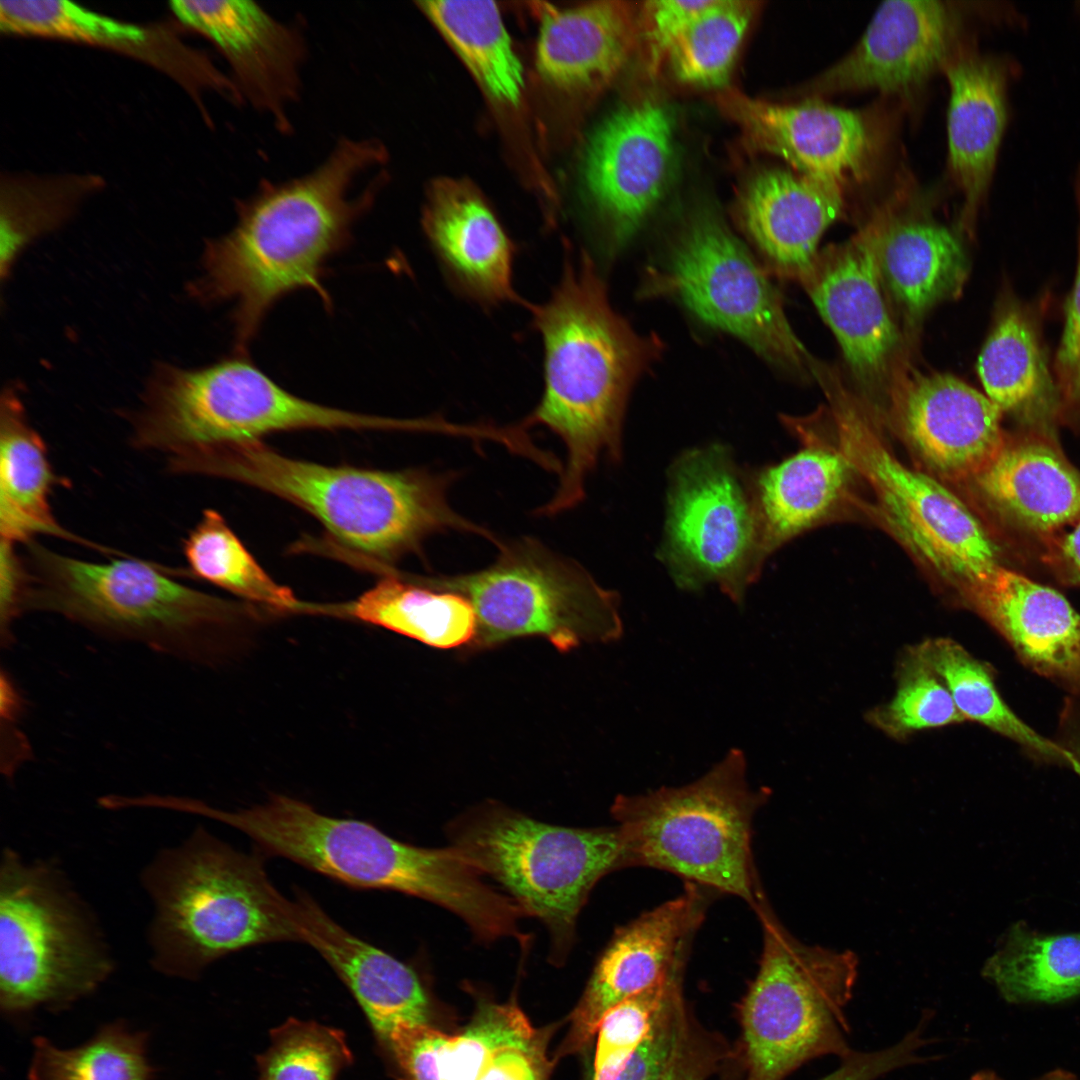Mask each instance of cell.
I'll list each match as a JSON object with an SVG mask.
<instances>
[{"label": "cell", "instance_id": "obj_1", "mask_svg": "<svg viewBox=\"0 0 1080 1080\" xmlns=\"http://www.w3.org/2000/svg\"><path fill=\"white\" fill-rule=\"evenodd\" d=\"M386 160L375 137H343L309 172L263 180L239 202L233 228L208 242L193 290L205 301L232 303L240 352L287 294L313 290L330 305L321 283L325 264L375 202L386 176L376 170Z\"/></svg>", "mask_w": 1080, "mask_h": 1080}, {"label": "cell", "instance_id": "obj_2", "mask_svg": "<svg viewBox=\"0 0 1080 1080\" xmlns=\"http://www.w3.org/2000/svg\"><path fill=\"white\" fill-rule=\"evenodd\" d=\"M544 351L542 397L520 425H542L564 443L566 462L553 497L536 510L554 516L577 506L598 461L622 457V428L631 389L663 343L639 335L609 303L593 259L566 256L561 280L542 305H530Z\"/></svg>", "mask_w": 1080, "mask_h": 1080}, {"label": "cell", "instance_id": "obj_3", "mask_svg": "<svg viewBox=\"0 0 1080 1080\" xmlns=\"http://www.w3.org/2000/svg\"><path fill=\"white\" fill-rule=\"evenodd\" d=\"M194 812L242 832L265 857L285 858L351 889L395 891L440 905L483 942L519 930L515 901L488 885L452 846L402 842L370 822L325 815L284 795L236 811L200 801Z\"/></svg>", "mask_w": 1080, "mask_h": 1080}, {"label": "cell", "instance_id": "obj_4", "mask_svg": "<svg viewBox=\"0 0 1080 1080\" xmlns=\"http://www.w3.org/2000/svg\"><path fill=\"white\" fill-rule=\"evenodd\" d=\"M191 475L236 481L278 496L314 516L338 541L380 561L415 551L437 532L494 540L448 502L450 474L326 466L284 456L259 440L198 456Z\"/></svg>", "mask_w": 1080, "mask_h": 1080}, {"label": "cell", "instance_id": "obj_5", "mask_svg": "<svg viewBox=\"0 0 1080 1080\" xmlns=\"http://www.w3.org/2000/svg\"><path fill=\"white\" fill-rule=\"evenodd\" d=\"M258 850L242 852L198 827L143 872L154 904L152 965L194 979L213 962L263 944L301 942L292 900L273 885Z\"/></svg>", "mask_w": 1080, "mask_h": 1080}, {"label": "cell", "instance_id": "obj_6", "mask_svg": "<svg viewBox=\"0 0 1080 1080\" xmlns=\"http://www.w3.org/2000/svg\"><path fill=\"white\" fill-rule=\"evenodd\" d=\"M22 546L23 614L53 613L103 637L195 661L209 648L210 636L244 612L179 583L176 571L148 561L90 562L35 539Z\"/></svg>", "mask_w": 1080, "mask_h": 1080}, {"label": "cell", "instance_id": "obj_7", "mask_svg": "<svg viewBox=\"0 0 1080 1080\" xmlns=\"http://www.w3.org/2000/svg\"><path fill=\"white\" fill-rule=\"evenodd\" d=\"M130 443L180 475L218 447L289 430H416L415 419L366 415L300 398L239 355L199 369H157L130 416Z\"/></svg>", "mask_w": 1080, "mask_h": 1080}, {"label": "cell", "instance_id": "obj_8", "mask_svg": "<svg viewBox=\"0 0 1080 1080\" xmlns=\"http://www.w3.org/2000/svg\"><path fill=\"white\" fill-rule=\"evenodd\" d=\"M768 796L750 786L745 754L733 748L693 782L618 795L611 814L630 867L670 872L756 911L767 898L753 858V821Z\"/></svg>", "mask_w": 1080, "mask_h": 1080}, {"label": "cell", "instance_id": "obj_9", "mask_svg": "<svg viewBox=\"0 0 1080 1080\" xmlns=\"http://www.w3.org/2000/svg\"><path fill=\"white\" fill-rule=\"evenodd\" d=\"M451 846L500 883L550 938L549 958L566 960L579 913L605 875L630 867L620 828H571L535 820L496 802L474 807L446 829Z\"/></svg>", "mask_w": 1080, "mask_h": 1080}, {"label": "cell", "instance_id": "obj_10", "mask_svg": "<svg viewBox=\"0 0 1080 1080\" xmlns=\"http://www.w3.org/2000/svg\"><path fill=\"white\" fill-rule=\"evenodd\" d=\"M763 935L757 974L739 1007L744 1080H784L812 1059L853 1049L846 1008L858 976L849 950L808 945L768 900L755 911Z\"/></svg>", "mask_w": 1080, "mask_h": 1080}, {"label": "cell", "instance_id": "obj_11", "mask_svg": "<svg viewBox=\"0 0 1080 1080\" xmlns=\"http://www.w3.org/2000/svg\"><path fill=\"white\" fill-rule=\"evenodd\" d=\"M113 962L99 927L55 865L6 848L0 864V1006L58 1011L95 992Z\"/></svg>", "mask_w": 1080, "mask_h": 1080}, {"label": "cell", "instance_id": "obj_12", "mask_svg": "<svg viewBox=\"0 0 1080 1080\" xmlns=\"http://www.w3.org/2000/svg\"><path fill=\"white\" fill-rule=\"evenodd\" d=\"M490 566L466 574L413 578L458 593L472 605L477 629L469 649L524 636L545 638L559 652L610 643L623 633L619 597L577 562L533 538L500 543Z\"/></svg>", "mask_w": 1080, "mask_h": 1080}, {"label": "cell", "instance_id": "obj_13", "mask_svg": "<svg viewBox=\"0 0 1080 1080\" xmlns=\"http://www.w3.org/2000/svg\"><path fill=\"white\" fill-rule=\"evenodd\" d=\"M768 274L724 220L702 208L672 240L664 259L648 267L640 296L673 298L775 367L812 378L815 358L794 333Z\"/></svg>", "mask_w": 1080, "mask_h": 1080}, {"label": "cell", "instance_id": "obj_14", "mask_svg": "<svg viewBox=\"0 0 1080 1080\" xmlns=\"http://www.w3.org/2000/svg\"><path fill=\"white\" fill-rule=\"evenodd\" d=\"M657 557L680 589L716 584L738 605L760 577L769 554L754 470L727 446L686 450L670 466Z\"/></svg>", "mask_w": 1080, "mask_h": 1080}, {"label": "cell", "instance_id": "obj_15", "mask_svg": "<svg viewBox=\"0 0 1080 1080\" xmlns=\"http://www.w3.org/2000/svg\"><path fill=\"white\" fill-rule=\"evenodd\" d=\"M819 385L831 403L842 451L870 483L902 542L959 592L1000 566L997 546L980 521L933 476L897 459L879 440L839 371Z\"/></svg>", "mask_w": 1080, "mask_h": 1080}, {"label": "cell", "instance_id": "obj_16", "mask_svg": "<svg viewBox=\"0 0 1080 1080\" xmlns=\"http://www.w3.org/2000/svg\"><path fill=\"white\" fill-rule=\"evenodd\" d=\"M800 283L835 336L854 384L887 408L913 365L881 276L875 215L848 240L819 251Z\"/></svg>", "mask_w": 1080, "mask_h": 1080}, {"label": "cell", "instance_id": "obj_17", "mask_svg": "<svg viewBox=\"0 0 1080 1080\" xmlns=\"http://www.w3.org/2000/svg\"><path fill=\"white\" fill-rule=\"evenodd\" d=\"M674 140L671 112L645 99L611 113L590 137L583 159L588 196L616 253L660 200Z\"/></svg>", "mask_w": 1080, "mask_h": 1080}, {"label": "cell", "instance_id": "obj_18", "mask_svg": "<svg viewBox=\"0 0 1080 1080\" xmlns=\"http://www.w3.org/2000/svg\"><path fill=\"white\" fill-rule=\"evenodd\" d=\"M718 893L685 882L677 897L615 930L570 1017L566 1053L596 1036L604 1015L621 1001L685 966L692 940Z\"/></svg>", "mask_w": 1080, "mask_h": 1080}, {"label": "cell", "instance_id": "obj_19", "mask_svg": "<svg viewBox=\"0 0 1080 1080\" xmlns=\"http://www.w3.org/2000/svg\"><path fill=\"white\" fill-rule=\"evenodd\" d=\"M170 8L225 54L239 97L280 132H289L288 113L300 97L307 50L299 29L247 0H174Z\"/></svg>", "mask_w": 1080, "mask_h": 1080}, {"label": "cell", "instance_id": "obj_20", "mask_svg": "<svg viewBox=\"0 0 1080 1080\" xmlns=\"http://www.w3.org/2000/svg\"><path fill=\"white\" fill-rule=\"evenodd\" d=\"M959 10L935 0L882 2L856 45L813 80V95L846 91L906 92L956 51Z\"/></svg>", "mask_w": 1080, "mask_h": 1080}, {"label": "cell", "instance_id": "obj_21", "mask_svg": "<svg viewBox=\"0 0 1080 1080\" xmlns=\"http://www.w3.org/2000/svg\"><path fill=\"white\" fill-rule=\"evenodd\" d=\"M724 112L753 147L778 156L797 172L844 187L862 178L878 147L864 112L817 98L779 104L729 90L719 98Z\"/></svg>", "mask_w": 1080, "mask_h": 1080}, {"label": "cell", "instance_id": "obj_22", "mask_svg": "<svg viewBox=\"0 0 1080 1080\" xmlns=\"http://www.w3.org/2000/svg\"><path fill=\"white\" fill-rule=\"evenodd\" d=\"M887 410L919 459L945 479L970 480L1006 442L1001 410L951 374L912 366Z\"/></svg>", "mask_w": 1080, "mask_h": 1080}, {"label": "cell", "instance_id": "obj_23", "mask_svg": "<svg viewBox=\"0 0 1080 1080\" xmlns=\"http://www.w3.org/2000/svg\"><path fill=\"white\" fill-rule=\"evenodd\" d=\"M874 215L881 276L912 352L928 313L961 294L967 253L958 233L924 212L894 201Z\"/></svg>", "mask_w": 1080, "mask_h": 1080}, {"label": "cell", "instance_id": "obj_24", "mask_svg": "<svg viewBox=\"0 0 1080 1080\" xmlns=\"http://www.w3.org/2000/svg\"><path fill=\"white\" fill-rule=\"evenodd\" d=\"M422 226L447 278L464 296L491 307L524 304L513 286L516 248L480 192L465 180L429 187Z\"/></svg>", "mask_w": 1080, "mask_h": 1080}, {"label": "cell", "instance_id": "obj_25", "mask_svg": "<svg viewBox=\"0 0 1080 1080\" xmlns=\"http://www.w3.org/2000/svg\"><path fill=\"white\" fill-rule=\"evenodd\" d=\"M1035 672L1080 694V613L1058 591L998 566L959 592Z\"/></svg>", "mask_w": 1080, "mask_h": 1080}, {"label": "cell", "instance_id": "obj_26", "mask_svg": "<svg viewBox=\"0 0 1080 1080\" xmlns=\"http://www.w3.org/2000/svg\"><path fill=\"white\" fill-rule=\"evenodd\" d=\"M292 905L301 943L348 988L377 1040L400 1024L429 1023L430 999L413 966L348 931L306 891L295 889Z\"/></svg>", "mask_w": 1080, "mask_h": 1080}, {"label": "cell", "instance_id": "obj_27", "mask_svg": "<svg viewBox=\"0 0 1080 1080\" xmlns=\"http://www.w3.org/2000/svg\"><path fill=\"white\" fill-rule=\"evenodd\" d=\"M843 187L787 169L760 171L737 206L742 230L766 270L801 282L826 229L842 214Z\"/></svg>", "mask_w": 1080, "mask_h": 1080}, {"label": "cell", "instance_id": "obj_28", "mask_svg": "<svg viewBox=\"0 0 1080 1080\" xmlns=\"http://www.w3.org/2000/svg\"><path fill=\"white\" fill-rule=\"evenodd\" d=\"M943 70L950 88L949 165L963 199L959 227L971 234L1007 122L1009 68L1000 57L957 48Z\"/></svg>", "mask_w": 1080, "mask_h": 1080}, {"label": "cell", "instance_id": "obj_29", "mask_svg": "<svg viewBox=\"0 0 1080 1080\" xmlns=\"http://www.w3.org/2000/svg\"><path fill=\"white\" fill-rule=\"evenodd\" d=\"M540 8L536 68L547 83L568 93H587L616 76L629 56L634 34L632 14L624 2Z\"/></svg>", "mask_w": 1080, "mask_h": 1080}, {"label": "cell", "instance_id": "obj_30", "mask_svg": "<svg viewBox=\"0 0 1080 1080\" xmlns=\"http://www.w3.org/2000/svg\"><path fill=\"white\" fill-rule=\"evenodd\" d=\"M970 481L992 509L1024 529L1049 533L1080 519V473L1046 441H1006Z\"/></svg>", "mask_w": 1080, "mask_h": 1080}, {"label": "cell", "instance_id": "obj_31", "mask_svg": "<svg viewBox=\"0 0 1080 1080\" xmlns=\"http://www.w3.org/2000/svg\"><path fill=\"white\" fill-rule=\"evenodd\" d=\"M65 485L49 461L46 445L30 424L24 406L12 389L0 405V534L15 545L44 534L84 545L106 555H121L65 529L50 505L54 486Z\"/></svg>", "mask_w": 1080, "mask_h": 1080}, {"label": "cell", "instance_id": "obj_32", "mask_svg": "<svg viewBox=\"0 0 1080 1080\" xmlns=\"http://www.w3.org/2000/svg\"><path fill=\"white\" fill-rule=\"evenodd\" d=\"M977 371L986 395L1002 413L1045 423L1061 403L1032 312L1008 290L997 303Z\"/></svg>", "mask_w": 1080, "mask_h": 1080}, {"label": "cell", "instance_id": "obj_33", "mask_svg": "<svg viewBox=\"0 0 1080 1080\" xmlns=\"http://www.w3.org/2000/svg\"><path fill=\"white\" fill-rule=\"evenodd\" d=\"M782 419L805 443L783 461L754 470L769 556L833 509L853 468L842 450L813 441L791 417Z\"/></svg>", "mask_w": 1080, "mask_h": 1080}, {"label": "cell", "instance_id": "obj_34", "mask_svg": "<svg viewBox=\"0 0 1080 1080\" xmlns=\"http://www.w3.org/2000/svg\"><path fill=\"white\" fill-rule=\"evenodd\" d=\"M329 609L437 649L469 647L477 629L474 609L464 596L395 575L356 600Z\"/></svg>", "mask_w": 1080, "mask_h": 1080}, {"label": "cell", "instance_id": "obj_35", "mask_svg": "<svg viewBox=\"0 0 1080 1080\" xmlns=\"http://www.w3.org/2000/svg\"><path fill=\"white\" fill-rule=\"evenodd\" d=\"M914 648L943 681L965 720L977 722L1035 757L1065 765L1080 776V765L1067 749L1037 733L1008 707L987 664L948 638L928 639Z\"/></svg>", "mask_w": 1080, "mask_h": 1080}, {"label": "cell", "instance_id": "obj_36", "mask_svg": "<svg viewBox=\"0 0 1080 1080\" xmlns=\"http://www.w3.org/2000/svg\"><path fill=\"white\" fill-rule=\"evenodd\" d=\"M416 4L491 99L519 104L523 69L495 2L437 0Z\"/></svg>", "mask_w": 1080, "mask_h": 1080}, {"label": "cell", "instance_id": "obj_37", "mask_svg": "<svg viewBox=\"0 0 1080 1080\" xmlns=\"http://www.w3.org/2000/svg\"><path fill=\"white\" fill-rule=\"evenodd\" d=\"M983 976L1010 1003H1056L1080 994V933L1042 934L1014 924Z\"/></svg>", "mask_w": 1080, "mask_h": 1080}, {"label": "cell", "instance_id": "obj_38", "mask_svg": "<svg viewBox=\"0 0 1080 1080\" xmlns=\"http://www.w3.org/2000/svg\"><path fill=\"white\" fill-rule=\"evenodd\" d=\"M182 545L191 575L272 610L309 609L266 573L216 510L203 512Z\"/></svg>", "mask_w": 1080, "mask_h": 1080}, {"label": "cell", "instance_id": "obj_39", "mask_svg": "<svg viewBox=\"0 0 1080 1080\" xmlns=\"http://www.w3.org/2000/svg\"><path fill=\"white\" fill-rule=\"evenodd\" d=\"M147 1034L119 1022L104 1025L84 1044L63 1049L38 1036L33 1040L29 1080H152L146 1057Z\"/></svg>", "mask_w": 1080, "mask_h": 1080}, {"label": "cell", "instance_id": "obj_40", "mask_svg": "<svg viewBox=\"0 0 1080 1080\" xmlns=\"http://www.w3.org/2000/svg\"><path fill=\"white\" fill-rule=\"evenodd\" d=\"M755 10L752 1L711 0L668 52L677 79L697 86H723Z\"/></svg>", "mask_w": 1080, "mask_h": 1080}, {"label": "cell", "instance_id": "obj_41", "mask_svg": "<svg viewBox=\"0 0 1080 1080\" xmlns=\"http://www.w3.org/2000/svg\"><path fill=\"white\" fill-rule=\"evenodd\" d=\"M352 1060L343 1031L289 1018L270 1032V1045L256 1057L257 1080H336Z\"/></svg>", "mask_w": 1080, "mask_h": 1080}, {"label": "cell", "instance_id": "obj_42", "mask_svg": "<svg viewBox=\"0 0 1080 1080\" xmlns=\"http://www.w3.org/2000/svg\"><path fill=\"white\" fill-rule=\"evenodd\" d=\"M868 720L896 739L965 721L943 681L914 647L898 665L892 699L873 709Z\"/></svg>", "mask_w": 1080, "mask_h": 1080}, {"label": "cell", "instance_id": "obj_43", "mask_svg": "<svg viewBox=\"0 0 1080 1080\" xmlns=\"http://www.w3.org/2000/svg\"><path fill=\"white\" fill-rule=\"evenodd\" d=\"M0 29L9 34L103 44H138L145 40L140 27L67 0L1 1Z\"/></svg>", "mask_w": 1080, "mask_h": 1080}, {"label": "cell", "instance_id": "obj_44", "mask_svg": "<svg viewBox=\"0 0 1080 1080\" xmlns=\"http://www.w3.org/2000/svg\"><path fill=\"white\" fill-rule=\"evenodd\" d=\"M685 966L659 979L610 1009L596 1032L591 1080H610L626 1064L650 1032L672 989L682 983Z\"/></svg>", "mask_w": 1080, "mask_h": 1080}, {"label": "cell", "instance_id": "obj_45", "mask_svg": "<svg viewBox=\"0 0 1080 1080\" xmlns=\"http://www.w3.org/2000/svg\"><path fill=\"white\" fill-rule=\"evenodd\" d=\"M537 1034L515 1004H484L462 1033L450 1036L443 1057L445 1080H476L495 1051Z\"/></svg>", "mask_w": 1080, "mask_h": 1080}, {"label": "cell", "instance_id": "obj_46", "mask_svg": "<svg viewBox=\"0 0 1080 1080\" xmlns=\"http://www.w3.org/2000/svg\"><path fill=\"white\" fill-rule=\"evenodd\" d=\"M450 1036L429 1023L400 1024L377 1041L397 1080H445L443 1056Z\"/></svg>", "mask_w": 1080, "mask_h": 1080}, {"label": "cell", "instance_id": "obj_47", "mask_svg": "<svg viewBox=\"0 0 1080 1080\" xmlns=\"http://www.w3.org/2000/svg\"><path fill=\"white\" fill-rule=\"evenodd\" d=\"M689 1014L680 983L669 993L644 1041L610 1080H662Z\"/></svg>", "mask_w": 1080, "mask_h": 1080}, {"label": "cell", "instance_id": "obj_48", "mask_svg": "<svg viewBox=\"0 0 1080 1080\" xmlns=\"http://www.w3.org/2000/svg\"><path fill=\"white\" fill-rule=\"evenodd\" d=\"M733 1056L726 1040L690 1014L662 1080H707Z\"/></svg>", "mask_w": 1080, "mask_h": 1080}, {"label": "cell", "instance_id": "obj_49", "mask_svg": "<svg viewBox=\"0 0 1080 1080\" xmlns=\"http://www.w3.org/2000/svg\"><path fill=\"white\" fill-rule=\"evenodd\" d=\"M925 1018L900 1041L875 1051L853 1050L840 1059V1065L819 1080H876L896 1069L927 1062L931 1058L922 1053L929 1043L925 1037Z\"/></svg>", "mask_w": 1080, "mask_h": 1080}, {"label": "cell", "instance_id": "obj_50", "mask_svg": "<svg viewBox=\"0 0 1080 1080\" xmlns=\"http://www.w3.org/2000/svg\"><path fill=\"white\" fill-rule=\"evenodd\" d=\"M1079 212L1078 261L1073 288L1065 306L1063 334L1055 359V380L1061 404L1080 408V170L1076 177Z\"/></svg>", "mask_w": 1080, "mask_h": 1080}, {"label": "cell", "instance_id": "obj_51", "mask_svg": "<svg viewBox=\"0 0 1080 1080\" xmlns=\"http://www.w3.org/2000/svg\"><path fill=\"white\" fill-rule=\"evenodd\" d=\"M711 0L649 1L643 8L650 65L656 69L690 22Z\"/></svg>", "mask_w": 1080, "mask_h": 1080}, {"label": "cell", "instance_id": "obj_52", "mask_svg": "<svg viewBox=\"0 0 1080 1080\" xmlns=\"http://www.w3.org/2000/svg\"><path fill=\"white\" fill-rule=\"evenodd\" d=\"M547 1074L544 1040L537 1034L495 1051L476 1080H547Z\"/></svg>", "mask_w": 1080, "mask_h": 1080}, {"label": "cell", "instance_id": "obj_53", "mask_svg": "<svg viewBox=\"0 0 1080 1080\" xmlns=\"http://www.w3.org/2000/svg\"><path fill=\"white\" fill-rule=\"evenodd\" d=\"M23 574L17 545L1 541L0 548V632L1 644L13 641L12 625L22 615Z\"/></svg>", "mask_w": 1080, "mask_h": 1080}, {"label": "cell", "instance_id": "obj_54", "mask_svg": "<svg viewBox=\"0 0 1080 1080\" xmlns=\"http://www.w3.org/2000/svg\"><path fill=\"white\" fill-rule=\"evenodd\" d=\"M1049 559L1066 582L1080 585V519L1055 541Z\"/></svg>", "mask_w": 1080, "mask_h": 1080}, {"label": "cell", "instance_id": "obj_55", "mask_svg": "<svg viewBox=\"0 0 1080 1080\" xmlns=\"http://www.w3.org/2000/svg\"><path fill=\"white\" fill-rule=\"evenodd\" d=\"M1061 741L1080 765V703L1070 701L1066 704L1061 718Z\"/></svg>", "mask_w": 1080, "mask_h": 1080}, {"label": "cell", "instance_id": "obj_56", "mask_svg": "<svg viewBox=\"0 0 1080 1080\" xmlns=\"http://www.w3.org/2000/svg\"><path fill=\"white\" fill-rule=\"evenodd\" d=\"M518 427H519V426H518ZM519 428H520V427H519ZM513 429H514V427H513V428H509V429H500V430H498V429H495V428H492V429H489V428H487V429H485V430H481L480 428H478V429H476V431H475V432H486V433H494V434H506V433H509V432L513 431ZM523 431H524V430H523ZM542 454H543V453H542ZM544 455H545V454H544ZM540 463L544 464V467H551V468H552L553 470H554V469H555V468L557 467V464L555 463V459H554V458H551L550 456H547V455H545V456H544L543 460H542V461H541Z\"/></svg>", "mask_w": 1080, "mask_h": 1080}, {"label": "cell", "instance_id": "obj_57", "mask_svg": "<svg viewBox=\"0 0 1080 1080\" xmlns=\"http://www.w3.org/2000/svg\"><path fill=\"white\" fill-rule=\"evenodd\" d=\"M1037 1080H1076L1073 1074L1064 1070H1054L1046 1073Z\"/></svg>", "mask_w": 1080, "mask_h": 1080}, {"label": "cell", "instance_id": "obj_58", "mask_svg": "<svg viewBox=\"0 0 1080 1080\" xmlns=\"http://www.w3.org/2000/svg\"><path fill=\"white\" fill-rule=\"evenodd\" d=\"M970 1080H1002L996 1073L992 1071H980L975 1073Z\"/></svg>", "mask_w": 1080, "mask_h": 1080}]
</instances>
